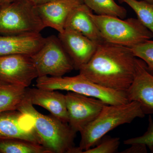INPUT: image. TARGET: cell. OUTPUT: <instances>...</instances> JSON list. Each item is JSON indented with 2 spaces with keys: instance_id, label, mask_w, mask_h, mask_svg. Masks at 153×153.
Instances as JSON below:
<instances>
[{
  "instance_id": "cell-1",
  "label": "cell",
  "mask_w": 153,
  "mask_h": 153,
  "mask_svg": "<svg viewBox=\"0 0 153 153\" xmlns=\"http://www.w3.org/2000/svg\"><path fill=\"white\" fill-rule=\"evenodd\" d=\"M137 59L129 47L104 41L79 74L102 87L126 91L133 81Z\"/></svg>"
},
{
  "instance_id": "cell-2",
  "label": "cell",
  "mask_w": 153,
  "mask_h": 153,
  "mask_svg": "<svg viewBox=\"0 0 153 153\" xmlns=\"http://www.w3.org/2000/svg\"><path fill=\"white\" fill-rule=\"evenodd\" d=\"M17 110L30 118L41 144L51 153H73L76 133L68 123L53 115H46L34 107L28 93Z\"/></svg>"
},
{
  "instance_id": "cell-3",
  "label": "cell",
  "mask_w": 153,
  "mask_h": 153,
  "mask_svg": "<svg viewBox=\"0 0 153 153\" xmlns=\"http://www.w3.org/2000/svg\"><path fill=\"white\" fill-rule=\"evenodd\" d=\"M147 114L141 104L132 101L119 105L106 104L95 119L82 132L79 146L74 153H82L97 145L108 133L119 126L129 123Z\"/></svg>"
},
{
  "instance_id": "cell-4",
  "label": "cell",
  "mask_w": 153,
  "mask_h": 153,
  "mask_svg": "<svg viewBox=\"0 0 153 153\" xmlns=\"http://www.w3.org/2000/svg\"><path fill=\"white\" fill-rule=\"evenodd\" d=\"M36 86L52 90H65L100 100L108 105H119L129 102L126 92L105 88L91 82L81 74L73 76L38 77Z\"/></svg>"
},
{
  "instance_id": "cell-5",
  "label": "cell",
  "mask_w": 153,
  "mask_h": 153,
  "mask_svg": "<svg viewBox=\"0 0 153 153\" xmlns=\"http://www.w3.org/2000/svg\"><path fill=\"white\" fill-rule=\"evenodd\" d=\"M104 41L131 48L153 38V34L137 19L91 14Z\"/></svg>"
},
{
  "instance_id": "cell-6",
  "label": "cell",
  "mask_w": 153,
  "mask_h": 153,
  "mask_svg": "<svg viewBox=\"0 0 153 153\" xmlns=\"http://www.w3.org/2000/svg\"><path fill=\"white\" fill-rule=\"evenodd\" d=\"M44 28L30 0H13L0 8V35L38 34Z\"/></svg>"
},
{
  "instance_id": "cell-7",
  "label": "cell",
  "mask_w": 153,
  "mask_h": 153,
  "mask_svg": "<svg viewBox=\"0 0 153 153\" xmlns=\"http://www.w3.org/2000/svg\"><path fill=\"white\" fill-rule=\"evenodd\" d=\"M38 77L63 76L74 69L73 63L58 37L46 38L41 49L31 56Z\"/></svg>"
},
{
  "instance_id": "cell-8",
  "label": "cell",
  "mask_w": 153,
  "mask_h": 153,
  "mask_svg": "<svg viewBox=\"0 0 153 153\" xmlns=\"http://www.w3.org/2000/svg\"><path fill=\"white\" fill-rule=\"evenodd\" d=\"M38 73L31 56L13 55L0 56V86L27 88Z\"/></svg>"
},
{
  "instance_id": "cell-9",
  "label": "cell",
  "mask_w": 153,
  "mask_h": 153,
  "mask_svg": "<svg viewBox=\"0 0 153 153\" xmlns=\"http://www.w3.org/2000/svg\"><path fill=\"white\" fill-rule=\"evenodd\" d=\"M68 125L80 133L97 117L105 104L98 99L68 91L65 94Z\"/></svg>"
},
{
  "instance_id": "cell-10",
  "label": "cell",
  "mask_w": 153,
  "mask_h": 153,
  "mask_svg": "<svg viewBox=\"0 0 153 153\" xmlns=\"http://www.w3.org/2000/svg\"><path fill=\"white\" fill-rule=\"evenodd\" d=\"M58 38L76 70H79L89 61L98 45L80 33L69 29L59 33Z\"/></svg>"
},
{
  "instance_id": "cell-11",
  "label": "cell",
  "mask_w": 153,
  "mask_h": 153,
  "mask_svg": "<svg viewBox=\"0 0 153 153\" xmlns=\"http://www.w3.org/2000/svg\"><path fill=\"white\" fill-rule=\"evenodd\" d=\"M9 139L26 140L41 144L30 118L18 110L0 113V140Z\"/></svg>"
},
{
  "instance_id": "cell-12",
  "label": "cell",
  "mask_w": 153,
  "mask_h": 153,
  "mask_svg": "<svg viewBox=\"0 0 153 153\" xmlns=\"http://www.w3.org/2000/svg\"><path fill=\"white\" fill-rule=\"evenodd\" d=\"M126 92L129 101L138 102L147 114L153 113V75L139 58L133 81Z\"/></svg>"
},
{
  "instance_id": "cell-13",
  "label": "cell",
  "mask_w": 153,
  "mask_h": 153,
  "mask_svg": "<svg viewBox=\"0 0 153 153\" xmlns=\"http://www.w3.org/2000/svg\"><path fill=\"white\" fill-rule=\"evenodd\" d=\"M45 39L40 33L0 35V56L13 55L32 56L41 49Z\"/></svg>"
},
{
  "instance_id": "cell-14",
  "label": "cell",
  "mask_w": 153,
  "mask_h": 153,
  "mask_svg": "<svg viewBox=\"0 0 153 153\" xmlns=\"http://www.w3.org/2000/svg\"><path fill=\"white\" fill-rule=\"evenodd\" d=\"M79 4L73 0H55L36 7L45 28H53L61 33L65 30L69 14Z\"/></svg>"
},
{
  "instance_id": "cell-15",
  "label": "cell",
  "mask_w": 153,
  "mask_h": 153,
  "mask_svg": "<svg viewBox=\"0 0 153 153\" xmlns=\"http://www.w3.org/2000/svg\"><path fill=\"white\" fill-rule=\"evenodd\" d=\"M28 96L33 105L47 110L52 115L64 123H68V117L65 95L55 90L27 88Z\"/></svg>"
},
{
  "instance_id": "cell-16",
  "label": "cell",
  "mask_w": 153,
  "mask_h": 153,
  "mask_svg": "<svg viewBox=\"0 0 153 153\" xmlns=\"http://www.w3.org/2000/svg\"><path fill=\"white\" fill-rule=\"evenodd\" d=\"M92 10L84 4H79L68 16L65 29L74 30L97 44L104 42L91 14Z\"/></svg>"
},
{
  "instance_id": "cell-17",
  "label": "cell",
  "mask_w": 153,
  "mask_h": 153,
  "mask_svg": "<svg viewBox=\"0 0 153 153\" xmlns=\"http://www.w3.org/2000/svg\"><path fill=\"white\" fill-rule=\"evenodd\" d=\"M27 94V88L0 86V113L17 110Z\"/></svg>"
},
{
  "instance_id": "cell-18",
  "label": "cell",
  "mask_w": 153,
  "mask_h": 153,
  "mask_svg": "<svg viewBox=\"0 0 153 153\" xmlns=\"http://www.w3.org/2000/svg\"><path fill=\"white\" fill-rule=\"evenodd\" d=\"M0 153H51L40 144L26 140H0Z\"/></svg>"
},
{
  "instance_id": "cell-19",
  "label": "cell",
  "mask_w": 153,
  "mask_h": 153,
  "mask_svg": "<svg viewBox=\"0 0 153 153\" xmlns=\"http://www.w3.org/2000/svg\"><path fill=\"white\" fill-rule=\"evenodd\" d=\"M83 4L99 16H109L123 19L127 16V11L114 0H83Z\"/></svg>"
},
{
  "instance_id": "cell-20",
  "label": "cell",
  "mask_w": 153,
  "mask_h": 153,
  "mask_svg": "<svg viewBox=\"0 0 153 153\" xmlns=\"http://www.w3.org/2000/svg\"><path fill=\"white\" fill-rule=\"evenodd\" d=\"M120 1L133 10L140 22L153 34V3L145 0Z\"/></svg>"
},
{
  "instance_id": "cell-21",
  "label": "cell",
  "mask_w": 153,
  "mask_h": 153,
  "mask_svg": "<svg viewBox=\"0 0 153 153\" xmlns=\"http://www.w3.org/2000/svg\"><path fill=\"white\" fill-rule=\"evenodd\" d=\"M130 48L136 57L144 62L148 71L153 75V41L147 40Z\"/></svg>"
},
{
  "instance_id": "cell-22",
  "label": "cell",
  "mask_w": 153,
  "mask_h": 153,
  "mask_svg": "<svg viewBox=\"0 0 153 153\" xmlns=\"http://www.w3.org/2000/svg\"><path fill=\"white\" fill-rule=\"evenodd\" d=\"M120 138L104 136L97 145L82 153H114L120 145Z\"/></svg>"
},
{
  "instance_id": "cell-23",
  "label": "cell",
  "mask_w": 153,
  "mask_h": 153,
  "mask_svg": "<svg viewBox=\"0 0 153 153\" xmlns=\"http://www.w3.org/2000/svg\"><path fill=\"white\" fill-rule=\"evenodd\" d=\"M124 143L126 145L134 144H142L149 146L153 145V120L150 116L149 119V126L146 131L142 135L125 140Z\"/></svg>"
},
{
  "instance_id": "cell-24",
  "label": "cell",
  "mask_w": 153,
  "mask_h": 153,
  "mask_svg": "<svg viewBox=\"0 0 153 153\" xmlns=\"http://www.w3.org/2000/svg\"><path fill=\"white\" fill-rule=\"evenodd\" d=\"M131 147L125 150L122 153H146L147 146L142 144H134L130 145Z\"/></svg>"
},
{
  "instance_id": "cell-25",
  "label": "cell",
  "mask_w": 153,
  "mask_h": 153,
  "mask_svg": "<svg viewBox=\"0 0 153 153\" xmlns=\"http://www.w3.org/2000/svg\"><path fill=\"white\" fill-rule=\"evenodd\" d=\"M36 6L40 5L55 0H30Z\"/></svg>"
},
{
  "instance_id": "cell-26",
  "label": "cell",
  "mask_w": 153,
  "mask_h": 153,
  "mask_svg": "<svg viewBox=\"0 0 153 153\" xmlns=\"http://www.w3.org/2000/svg\"><path fill=\"white\" fill-rule=\"evenodd\" d=\"M13 1V0H1L2 5L11 2Z\"/></svg>"
},
{
  "instance_id": "cell-27",
  "label": "cell",
  "mask_w": 153,
  "mask_h": 153,
  "mask_svg": "<svg viewBox=\"0 0 153 153\" xmlns=\"http://www.w3.org/2000/svg\"><path fill=\"white\" fill-rule=\"evenodd\" d=\"M148 147L149 149L151 152L153 153V145L149 146H148Z\"/></svg>"
},
{
  "instance_id": "cell-28",
  "label": "cell",
  "mask_w": 153,
  "mask_h": 153,
  "mask_svg": "<svg viewBox=\"0 0 153 153\" xmlns=\"http://www.w3.org/2000/svg\"><path fill=\"white\" fill-rule=\"evenodd\" d=\"M73 1L77 2L79 3L80 4H83V0H73Z\"/></svg>"
},
{
  "instance_id": "cell-29",
  "label": "cell",
  "mask_w": 153,
  "mask_h": 153,
  "mask_svg": "<svg viewBox=\"0 0 153 153\" xmlns=\"http://www.w3.org/2000/svg\"><path fill=\"white\" fill-rule=\"evenodd\" d=\"M145 1H147L153 3V0H145Z\"/></svg>"
},
{
  "instance_id": "cell-30",
  "label": "cell",
  "mask_w": 153,
  "mask_h": 153,
  "mask_svg": "<svg viewBox=\"0 0 153 153\" xmlns=\"http://www.w3.org/2000/svg\"><path fill=\"white\" fill-rule=\"evenodd\" d=\"M2 5L1 0H0V8Z\"/></svg>"
}]
</instances>
